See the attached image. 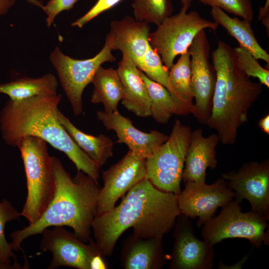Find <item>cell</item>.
Returning a JSON list of instances; mask_svg holds the SVG:
<instances>
[{"instance_id":"obj_1","label":"cell","mask_w":269,"mask_h":269,"mask_svg":"<svg viewBox=\"0 0 269 269\" xmlns=\"http://www.w3.org/2000/svg\"><path fill=\"white\" fill-rule=\"evenodd\" d=\"M181 214L177 196L161 191L144 179L132 188L112 210L97 214L92 223L95 243L103 256L112 255L121 235L133 228L143 239H162Z\"/></svg>"},{"instance_id":"obj_2","label":"cell","mask_w":269,"mask_h":269,"mask_svg":"<svg viewBox=\"0 0 269 269\" xmlns=\"http://www.w3.org/2000/svg\"><path fill=\"white\" fill-rule=\"evenodd\" d=\"M61 94L43 95L14 102L10 100L1 112L0 127L5 142L16 147L26 136L39 137L64 153L81 171L98 181L100 168L77 145L58 117Z\"/></svg>"},{"instance_id":"obj_3","label":"cell","mask_w":269,"mask_h":269,"mask_svg":"<svg viewBox=\"0 0 269 269\" xmlns=\"http://www.w3.org/2000/svg\"><path fill=\"white\" fill-rule=\"evenodd\" d=\"M52 159L55 178L54 196L35 222L11 233L13 251L21 250L24 240L52 227L68 226L82 241L91 240V225L97 214L101 188L98 182L81 171L72 177L58 157L52 156Z\"/></svg>"},{"instance_id":"obj_4","label":"cell","mask_w":269,"mask_h":269,"mask_svg":"<svg viewBox=\"0 0 269 269\" xmlns=\"http://www.w3.org/2000/svg\"><path fill=\"white\" fill-rule=\"evenodd\" d=\"M212 58L216 81L206 125L216 131L219 142L231 145L239 128L248 122V111L262 94L263 85L252 81L239 68L233 48L224 41H218Z\"/></svg>"},{"instance_id":"obj_5","label":"cell","mask_w":269,"mask_h":269,"mask_svg":"<svg viewBox=\"0 0 269 269\" xmlns=\"http://www.w3.org/2000/svg\"><path fill=\"white\" fill-rule=\"evenodd\" d=\"M16 147L21 153L27 189L20 213L30 224L40 218L55 193L52 156L48 154L47 142L38 137L24 136L18 141Z\"/></svg>"},{"instance_id":"obj_6","label":"cell","mask_w":269,"mask_h":269,"mask_svg":"<svg viewBox=\"0 0 269 269\" xmlns=\"http://www.w3.org/2000/svg\"><path fill=\"white\" fill-rule=\"evenodd\" d=\"M192 130L178 120L167 140L145 159L147 179L155 187L178 196Z\"/></svg>"},{"instance_id":"obj_7","label":"cell","mask_w":269,"mask_h":269,"mask_svg":"<svg viewBox=\"0 0 269 269\" xmlns=\"http://www.w3.org/2000/svg\"><path fill=\"white\" fill-rule=\"evenodd\" d=\"M219 24L203 17L196 10L180 11L165 18L156 30L150 32L149 43L159 55L168 69L174 64L175 58L188 50L196 35L202 29L215 31Z\"/></svg>"},{"instance_id":"obj_8","label":"cell","mask_w":269,"mask_h":269,"mask_svg":"<svg viewBox=\"0 0 269 269\" xmlns=\"http://www.w3.org/2000/svg\"><path fill=\"white\" fill-rule=\"evenodd\" d=\"M241 202L234 198L222 207L220 214L208 221L201 230L204 240L211 245L226 239L248 240L255 248L269 244L267 220L252 211L243 212Z\"/></svg>"},{"instance_id":"obj_9","label":"cell","mask_w":269,"mask_h":269,"mask_svg":"<svg viewBox=\"0 0 269 269\" xmlns=\"http://www.w3.org/2000/svg\"><path fill=\"white\" fill-rule=\"evenodd\" d=\"M112 50L105 42L94 57L87 59H73L64 54L57 46L50 54V60L56 69L62 87L76 116L83 111L82 94L92 83L98 69L106 62L116 61Z\"/></svg>"},{"instance_id":"obj_10","label":"cell","mask_w":269,"mask_h":269,"mask_svg":"<svg viewBox=\"0 0 269 269\" xmlns=\"http://www.w3.org/2000/svg\"><path fill=\"white\" fill-rule=\"evenodd\" d=\"M210 45L205 29L195 36L188 51L190 54L191 87L195 99L193 115L206 124L211 115L216 73L209 61Z\"/></svg>"},{"instance_id":"obj_11","label":"cell","mask_w":269,"mask_h":269,"mask_svg":"<svg viewBox=\"0 0 269 269\" xmlns=\"http://www.w3.org/2000/svg\"><path fill=\"white\" fill-rule=\"evenodd\" d=\"M235 193V198L247 200L251 211L269 220V160L244 163L237 171L222 175Z\"/></svg>"},{"instance_id":"obj_12","label":"cell","mask_w":269,"mask_h":269,"mask_svg":"<svg viewBox=\"0 0 269 269\" xmlns=\"http://www.w3.org/2000/svg\"><path fill=\"white\" fill-rule=\"evenodd\" d=\"M234 191L221 178L213 184L205 182H188L177 196L181 214L189 218H198L197 225L201 227L211 218L219 207H223L235 198Z\"/></svg>"},{"instance_id":"obj_13","label":"cell","mask_w":269,"mask_h":269,"mask_svg":"<svg viewBox=\"0 0 269 269\" xmlns=\"http://www.w3.org/2000/svg\"><path fill=\"white\" fill-rule=\"evenodd\" d=\"M41 234L42 238L40 250L49 251L52 254L48 269L67 267L90 269L92 258L101 254L95 242L90 240V244H86L63 226L54 227L52 229L46 228Z\"/></svg>"},{"instance_id":"obj_14","label":"cell","mask_w":269,"mask_h":269,"mask_svg":"<svg viewBox=\"0 0 269 269\" xmlns=\"http://www.w3.org/2000/svg\"><path fill=\"white\" fill-rule=\"evenodd\" d=\"M102 173L104 185L99 193L97 214L112 210L118 199L145 178V159L129 150L119 162Z\"/></svg>"},{"instance_id":"obj_15","label":"cell","mask_w":269,"mask_h":269,"mask_svg":"<svg viewBox=\"0 0 269 269\" xmlns=\"http://www.w3.org/2000/svg\"><path fill=\"white\" fill-rule=\"evenodd\" d=\"M174 226V244L170 267L176 269H212L214 246L194 235L189 218L180 214Z\"/></svg>"},{"instance_id":"obj_16","label":"cell","mask_w":269,"mask_h":269,"mask_svg":"<svg viewBox=\"0 0 269 269\" xmlns=\"http://www.w3.org/2000/svg\"><path fill=\"white\" fill-rule=\"evenodd\" d=\"M97 116L106 129L116 132L117 142L126 144L130 150L143 158L152 154L168 138L169 136L157 130L144 133L137 129L129 118L118 111H98Z\"/></svg>"},{"instance_id":"obj_17","label":"cell","mask_w":269,"mask_h":269,"mask_svg":"<svg viewBox=\"0 0 269 269\" xmlns=\"http://www.w3.org/2000/svg\"><path fill=\"white\" fill-rule=\"evenodd\" d=\"M149 33L148 23L126 16L111 22L105 42L112 50H119L122 55L129 56L139 69L150 46Z\"/></svg>"},{"instance_id":"obj_18","label":"cell","mask_w":269,"mask_h":269,"mask_svg":"<svg viewBox=\"0 0 269 269\" xmlns=\"http://www.w3.org/2000/svg\"><path fill=\"white\" fill-rule=\"evenodd\" d=\"M219 142L217 133L205 137L201 129L192 131L182 176L184 183L205 182L207 168L217 167L216 147Z\"/></svg>"},{"instance_id":"obj_19","label":"cell","mask_w":269,"mask_h":269,"mask_svg":"<svg viewBox=\"0 0 269 269\" xmlns=\"http://www.w3.org/2000/svg\"><path fill=\"white\" fill-rule=\"evenodd\" d=\"M117 70L124 89L122 105L138 117L151 116L150 99L141 71L129 56L124 54Z\"/></svg>"},{"instance_id":"obj_20","label":"cell","mask_w":269,"mask_h":269,"mask_svg":"<svg viewBox=\"0 0 269 269\" xmlns=\"http://www.w3.org/2000/svg\"><path fill=\"white\" fill-rule=\"evenodd\" d=\"M191 75L190 54L188 50L180 55L177 62L169 70L170 94L176 107V115L186 116L194 113Z\"/></svg>"},{"instance_id":"obj_21","label":"cell","mask_w":269,"mask_h":269,"mask_svg":"<svg viewBox=\"0 0 269 269\" xmlns=\"http://www.w3.org/2000/svg\"><path fill=\"white\" fill-rule=\"evenodd\" d=\"M123 253V266L126 269H156L164 263L162 239L131 237Z\"/></svg>"},{"instance_id":"obj_22","label":"cell","mask_w":269,"mask_h":269,"mask_svg":"<svg viewBox=\"0 0 269 269\" xmlns=\"http://www.w3.org/2000/svg\"><path fill=\"white\" fill-rule=\"evenodd\" d=\"M211 14L214 21L224 28L234 38L239 46L248 50L257 60H262L269 65V55L259 44L252 28L251 22L231 17L218 7H212Z\"/></svg>"},{"instance_id":"obj_23","label":"cell","mask_w":269,"mask_h":269,"mask_svg":"<svg viewBox=\"0 0 269 269\" xmlns=\"http://www.w3.org/2000/svg\"><path fill=\"white\" fill-rule=\"evenodd\" d=\"M58 117L60 123L77 145L99 168L113 156L114 142L109 137L104 134L94 136L84 133L59 110Z\"/></svg>"},{"instance_id":"obj_24","label":"cell","mask_w":269,"mask_h":269,"mask_svg":"<svg viewBox=\"0 0 269 269\" xmlns=\"http://www.w3.org/2000/svg\"><path fill=\"white\" fill-rule=\"evenodd\" d=\"M91 83L94 90L91 102L103 104L106 113L117 111L118 104L124 97V89L117 69L100 66Z\"/></svg>"},{"instance_id":"obj_25","label":"cell","mask_w":269,"mask_h":269,"mask_svg":"<svg viewBox=\"0 0 269 269\" xmlns=\"http://www.w3.org/2000/svg\"><path fill=\"white\" fill-rule=\"evenodd\" d=\"M58 86L55 76L48 73L41 77H22L0 84V93L7 95L10 100L21 101L33 97L56 94Z\"/></svg>"},{"instance_id":"obj_26","label":"cell","mask_w":269,"mask_h":269,"mask_svg":"<svg viewBox=\"0 0 269 269\" xmlns=\"http://www.w3.org/2000/svg\"><path fill=\"white\" fill-rule=\"evenodd\" d=\"M150 101L151 116L158 123L165 124L173 115L177 114L174 101L169 92L161 84L140 72Z\"/></svg>"},{"instance_id":"obj_27","label":"cell","mask_w":269,"mask_h":269,"mask_svg":"<svg viewBox=\"0 0 269 269\" xmlns=\"http://www.w3.org/2000/svg\"><path fill=\"white\" fill-rule=\"evenodd\" d=\"M20 216L21 213L6 199L0 201V263L6 266L8 269H27L29 267L28 263L21 266L17 262L11 243H8L5 237L4 228L6 223L18 220Z\"/></svg>"},{"instance_id":"obj_28","label":"cell","mask_w":269,"mask_h":269,"mask_svg":"<svg viewBox=\"0 0 269 269\" xmlns=\"http://www.w3.org/2000/svg\"><path fill=\"white\" fill-rule=\"evenodd\" d=\"M132 6L136 20L157 26L173 11L171 0H134Z\"/></svg>"},{"instance_id":"obj_29","label":"cell","mask_w":269,"mask_h":269,"mask_svg":"<svg viewBox=\"0 0 269 269\" xmlns=\"http://www.w3.org/2000/svg\"><path fill=\"white\" fill-rule=\"evenodd\" d=\"M139 69L149 79L164 86L171 94L169 70L163 64L158 53L149 46Z\"/></svg>"},{"instance_id":"obj_30","label":"cell","mask_w":269,"mask_h":269,"mask_svg":"<svg viewBox=\"0 0 269 269\" xmlns=\"http://www.w3.org/2000/svg\"><path fill=\"white\" fill-rule=\"evenodd\" d=\"M237 64L249 77L257 78L260 83L269 87V71L262 67L248 50L239 45L233 49Z\"/></svg>"},{"instance_id":"obj_31","label":"cell","mask_w":269,"mask_h":269,"mask_svg":"<svg viewBox=\"0 0 269 269\" xmlns=\"http://www.w3.org/2000/svg\"><path fill=\"white\" fill-rule=\"evenodd\" d=\"M212 7H218L226 13H231L242 19L252 22L254 10L251 0H198Z\"/></svg>"},{"instance_id":"obj_32","label":"cell","mask_w":269,"mask_h":269,"mask_svg":"<svg viewBox=\"0 0 269 269\" xmlns=\"http://www.w3.org/2000/svg\"><path fill=\"white\" fill-rule=\"evenodd\" d=\"M123 0H98L95 4L82 17L71 24L72 26L82 28L89 21L102 13L112 8Z\"/></svg>"},{"instance_id":"obj_33","label":"cell","mask_w":269,"mask_h":269,"mask_svg":"<svg viewBox=\"0 0 269 269\" xmlns=\"http://www.w3.org/2000/svg\"><path fill=\"white\" fill-rule=\"evenodd\" d=\"M79 0H50L42 9L47 14V26L49 27L55 17L61 12L69 10Z\"/></svg>"},{"instance_id":"obj_34","label":"cell","mask_w":269,"mask_h":269,"mask_svg":"<svg viewBox=\"0 0 269 269\" xmlns=\"http://www.w3.org/2000/svg\"><path fill=\"white\" fill-rule=\"evenodd\" d=\"M258 20L266 27L269 35V0H266L263 7H260Z\"/></svg>"},{"instance_id":"obj_35","label":"cell","mask_w":269,"mask_h":269,"mask_svg":"<svg viewBox=\"0 0 269 269\" xmlns=\"http://www.w3.org/2000/svg\"><path fill=\"white\" fill-rule=\"evenodd\" d=\"M101 254L94 256L90 263V269H106L108 268L107 263Z\"/></svg>"},{"instance_id":"obj_36","label":"cell","mask_w":269,"mask_h":269,"mask_svg":"<svg viewBox=\"0 0 269 269\" xmlns=\"http://www.w3.org/2000/svg\"><path fill=\"white\" fill-rule=\"evenodd\" d=\"M15 2V0H0V16L6 14Z\"/></svg>"},{"instance_id":"obj_37","label":"cell","mask_w":269,"mask_h":269,"mask_svg":"<svg viewBox=\"0 0 269 269\" xmlns=\"http://www.w3.org/2000/svg\"><path fill=\"white\" fill-rule=\"evenodd\" d=\"M251 252H250L247 255L245 256L239 262H237L235 264L231 266H227L224 265L223 263H220V266H219V269H241L245 263L247 261L248 258L251 254Z\"/></svg>"},{"instance_id":"obj_38","label":"cell","mask_w":269,"mask_h":269,"mask_svg":"<svg viewBox=\"0 0 269 269\" xmlns=\"http://www.w3.org/2000/svg\"><path fill=\"white\" fill-rule=\"evenodd\" d=\"M259 127L262 131L268 135L269 134V115L262 118L259 122Z\"/></svg>"},{"instance_id":"obj_39","label":"cell","mask_w":269,"mask_h":269,"mask_svg":"<svg viewBox=\"0 0 269 269\" xmlns=\"http://www.w3.org/2000/svg\"><path fill=\"white\" fill-rule=\"evenodd\" d=\"M182 7L181 8L188 10L191 6L193 0H180Z\"/></svg>"},{"instance_id":"obj_40","label":"cell","mask_w":269,"mask_h":269,"mask_svg":"<svg viewBox=\"0 0 269 269\" xmlns=\"http://www.w3.org/2000/svg\"><path fill=\"white\" fill-rule=\"evenodd\" d=\"M26 1L35 6L40 7L42 9L44 5L42 1L39 0H26Z\"/></svg>"},{"instance_id":"obj_41","label":"cell","mask_w":269,"mask_h":269,"mask_svg":"<svg viewBox=\"0 0 269 269\" xmlns=\"http://www.w3.org/2000/svg\"><path fill=\"white\" fill-rule=\"evenodd\" d=\"M0 269H8V268L6 266L0 263Z\"/></svg>"}]
</instances>
